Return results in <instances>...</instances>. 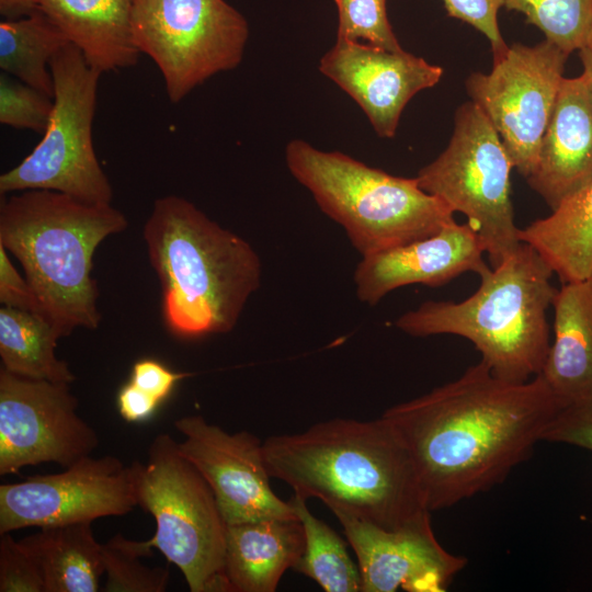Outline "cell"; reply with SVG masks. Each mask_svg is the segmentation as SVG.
I'll list each match as a JSON object with an SVG mask.
<instances>
[{
  "label": "cell",
  "instance_id": "4fadbf2b",
  "mask_svg": "<svg viewBox=\"0 0 592 592\" xmlns=\"http://www.w3.org/2000/svg\"><path fill=\"white\" fill-rule=\"evenodd\" d=\"M69 384L31 379L0 369V475L26 466L69 467L91 455L96 432L77 413Z\"/></svg>",
  "mask_w": 592,
  "mask_h": 592
},
{
  "label": "cell",
  "instance_id": "2e32d148",
  "mask_svg": "<svg viewBox=\"0 0 592 592\" xmlns=\"http://www.w3.org/2000/svg\"><path fill=\"white\" fill-rule=\"evenodd\" d=\"M319 70L360 105L383 138L395 136L407 103L443 75L441 67L403 49L344 39H337L320 58Z\"/></svg>",
  "mask_w": 592,
  "mask_h": 592
},
{
  "label": "cell",
  "instance_id": "e575fe53",
  "mask_svg": "<svg viewBox=\"0 0 592 592\" xmlns=\"http://www.w3.org/2000/svg\"><path fill=\"white\" fill-rule=\"evenodd\" d=\"M544 441L565 443L592 452V412H561L546 432Z\"/></svg>",
  "mask_w": 592,
  "mask_h": 592
},
{
  "label": "cell",
  "instance_id": "6da1fadb",
  "mask_svg": "<svg viewBox=\"0 0 592 592\" xmlns=\"http://www.w3.org/2000/svg\"><path fill=\"white\" fill-rule=\"evenodd\" d=\"M561 411L540 375L508 382L480 360L382 418L407 448L424 502L435 511L503 481L544 441Z\"/></svg>",
  "mask_w": 592,
  "mask_h": 592
},
{
  "label": "cell",
  "instance_id": "5bb4252c",
  "mask_svg": "<svg viewBox=\"0 0 592 592\" xmlns=\"http://www.w3.org/2000/svg\"><path fill=\"white\" fill-rule=\"evenodd\" d=\"M174 426L184 436L178 442L181 454L208 482L227 525L297 516L291 502L273 491L255 435L230 434L201 415L178 419Z\"/></svg>",
  "mask_w": 592,
  "mask_h": 592
},
{
  "label": "cell",
  "instance_id": "9c48e42d",
  "mask_svg": "<svg viewBox=\"0 0 592 592\" xmlns=\"http://www.w3.org/2000/svg\"><path fill=\"white\" fill-rule=\"evenodd\" d=\"M511 158L485 113L473 102L455 114L446 149L415 177L419 186L467 217L491 267L522 243L510 196Z\"/></svg>",
  "mask_w": 592,
  "mask_h": 592
},
{
  "label": "cell",
  "instance_id": "7402d4cb",
  "mask_svg": "<svg viewBox=\"0 0 592 592\" xmlns=\"http://www.w3.org/2000/svg\"><path fill=\"white\" fill-rule=\"evenodd\" d=\"M561 284L592 275V180L566 198L547 217L520 229Z\"/></svg>",
  "mask_w": 592,
  "mask_h": 592
},
{
  "label": "cell",
  "instance_id": "4dcf8cb0",
  "mask_svg": "<svg viewBox=\"0 0 592 592\" xmlns=\"http://www.w3.org/2000/svg\"><path fill=\"white\" fill-rule=\"evenodd\" d=\"M0 592H45L42 572L26 547L0 534Z\"/></svg>",
  "mask_w": 592,
  "mask_h": 592
},
{
  "label": "cell",
  "instance_id": "9a60e30c",
  "mask_svg": "<svg viewBox=\"0 0 592 592\" xmlns=\"http://www.w3.org/2000/svg\"><path fill=\"white\" fill-rule=\"evenodd\" d=\"M333 513L357 557L362 592H444L467 563L439 543L430 513L396 530Z\"/></svg>",
  "mask_w": 592,
  "mask_h": 592
},
{
  "label": "cell",
  "instance_id": "ba28073f",
  "mask_svg": "<svg viewBox=\"0 0 592 592\" xmlns=\"http://www.w3.org/2000/svg\"><path fill=\"white\" fill-rule=\"evenodd\" d=\"M54 106L36 147L0 175V193L50 190L91 204H111L113 189L96 158L92 124L102 72L72 44L50 60Z\"/></svg>",
  "mask_w": 592,
  "mask_h": 592
},
{
  "label": "cell",
  "instance_id": "30bf717a",
  "mask_svg": "<svg viewBox=\"0 0 592 592\" xmlns=\"http://www.w3.org/2000/svg\"><path fill=\"white\" fill-rule=\"evenodd\" d=\"M133 41L159 68L170 102L242 61L246 18L225 0H133Z\"/></svg>",
  "mask_w": 592,
  "mask_h": 592
},
{
  "label": "cell",
  "instance_id": "cb8c5ba5",
  "mask_svg": "<svg viewBox=\"0 0 592 592\" xmlns=\"http://www.w3.org/2000/svg\"><path fill=\"white\" fill-rule=\"evenodd\" d=\"M64 332L42 314L2 306L0 356L2 367L15 375L71 384L76 377L55 354Z\"/></svg>",
  "mask_w": 592,
  "mask_h": 592
},
{
  "label": "cell",
  "instance_id": "8fae6325",
  "mask_svg": "<svg viewBox=\"0 0 592 592\" xmlns=\"http://www.w3.org/2000/svg\"><path fill=\"white\" fill-rule=\"evenodd\" d=\"M568 56L547 39L535 46L513 44L493 59L489 73L474 72L466 80L471 101L498 132L513 168L525 178L536 166Z\"/></svg>",
  "mask_w": 592,
  "mask_h": 592
},
{
  "label": "cell",
  "instance_id": "d590c367",
  "mask_svg": "<svg viewBox=\"0 0 592 592\" xmlns=\"http://www.w3.org/2000/svg\"><path fill=\"white\" fill-rule=\"evenodd\" d=\"M160 403L130 380L119 389L117 395L119 414L128 422H140L149 419Z\"/></svg>",
  "mask_w": 592,
  "mask_h": 592
},
{
  "label": "cell",
  "instance_id": "f1b7e54d",
  "mask_svg": "<svg viewBox=\"0 0 592 592\" xmlns=\"http://www.w3.org/2000/svg\"><path fill=\"white\" fill-rule=\"evenodd\" d=\"M337 39L363 42L388 50L401 46L387 18L386 0H334Z\"/></svg>",
  "mask_w": 592,
  "mask_h": 592
},
{
  "label": "cell",
  "instance_id": "74e56055",
  "mask_svg": "<svg viewBox=\"0 0 592 592\" xmlns=\"http://www.w3.org/2000/svg\"><path fill=\"white\" fill-rule=\"evenodd\" d=\"M578 50L583 65L582 75L584 76L587 83L592 92V30L589 33L585 42Z\"/></svg>",
  "mask_w": 592,
  "mask_h": 592
},
{
  "label": "cell",
  "instance_id": "5b68a950",
  "mask_svg": "<svg viewBox=\"0 0 592 592\" xmlns=\"http://www.w3.org/2000/svg\"><path fill=\"white\" fill-rule=\"evenodd\" d=\"M553 274L540 254L522 242L480 276L478 289L465 300L425 301L395 325L413 337L465 338L496 376L526 382L542 372L551 343L546 312L557 292Z\"/></svg>",
  "mask_w": 592,
  "mask_h": 592
},
{
  "label": "cell",
  "instance_id": "1f68e13d",
  "mask_svg": "<svg viewBox=\"0 0 592 592\" xmlns=\"http://www.w3.org/2000/svg\"><path fill=\"white\" fill-rule=\"evenodd\" d=\"M449 16L459 19L486 35L491 44L493 59L509 48L498 25V12L504 0H443Z\"/></svg>",
  "mask_w": 592,
  "mask_h": 592
},
{
  "label": "cell",
  "instance_id": "ac0fdd59",
  "mask_svg": "<svg viewBox=\"0 0 592 592\" xmlns=\"http://www.w3.org/2000/svg\"><path fill=\"white\" fill-rule=\"evenodd\" d=\"M526 180L551 210L592 180V92L583 75L562 78Z\"/></svg>",
  "mask_w": 592,
  "mask_h": 592
},
{
  "label": "cell",
  "instance_id": "4316f807",
  "mask_svg": "<svg viewBox=\"0 0 592 592\" xmlns=\"http://www.w3.org/2000/svg\"><path fill=\"white\" fill-rule=\"evenodd\" d=\"M504 7L524 14L568 55L582 46L592 30V0H504Z\"/></svg>",
  "mask_w": 592,
  "mask_h": 592
},
{
  "label": "cell",
  "instance_id": "3957f363",
  "mask_svg": "<svg viewBox=\"0 0 592 592\" xmlns=\"http://www.w3.org/2000/svg\"><path fill=\"white\" fill-rule=\"evenodd\" d=\"M143 238L170 332L195 339L231 331L261 284L252 246L177 195L153 202Z\"/></svg>",
  "mask_w": 592,
  "mask_h": 592
},
{
  "label": "cell",
  "instance_id": "d6986e66",
  "mask_svg": "<svg viewBox=\"0 0 592 592\" xmlns=\"http://www.w3.org/2000/svg\"><path fill=\"white\" fill-rule=\"evenodd\" d=\"M551 306L554 339L538 375L561 412H592V275L563 283Z\"/></svg>",
  "mask_w": 592,
  "mask_h": 592
},
{
  "label": "cell",
  "instance_id": "ffe728a7",
  "mask_svg": "<svg viewBox=\"0 0 592 592\" xmlns=\"http://www.w3.org/2000/svg\"><path fill=\"white\" fill-rule=\"evenodd\" d=\"M305 548L298 516L227 525L225 573L230 592H273Z\"/></svg>",
  "mask_w": 592,
  "mask_h": 592
},
{
  "label": "cell",
  "instance_id": "8992f818",
  "mask_svg": "<svg viewBox=\"0 0 592 592\" xmlns=\"http://www.w3.org/2000/svg\"><path fill=\"white\" fill-rule=\"evenodd\" d=\"M285 160L362 257L428 238L456 221L454 212L423 191L415 178L391 175L301 139L286 145Z\"/></svg>",
  "mask_w": 592,
  "mask_h": 592
},
{
  "label": "cell",
  "instance_id": "f546056e",
  "mask_svg": "<svg viewBox=\"0 0 592 592\" xmlns=\"http://www.w3.org/2000/svg\"><path fill=\"white\" fill-rule=\"evenodd\" d=\"M54 99L21 80L0 75V123L18 129L44 133Z\"/></svg>",
  "mask_w": 592,
  "mask_h": 592
},
{
  "label": "cell",
  "instance_id": "44dd1931",
  "mask_svg": "<svg viewBox=\"0 0 592 592\" xmlns=\"http://www.w3.org/2000/svg\"><path fill=\"white\" fill-rule=\"evenodd\" d=\"M52 20L102 73L133 67L140 53L132 33L133 0H36Z\"/></svg>",
  "mask_w": 592,
  "mask_h": 592
},
{
  "label": "cell",
  "instance_id": "d4e9b609",
  "mask_svg": "<svg viewBox=\"0 0 592 592\" xmlns=\"http://www.w3.org/2000/svg\"><path fill=\"white\" fill-rule=\"evenodd\" d=\"M71 44L42 11L0 23V68L54 99L52 58Z\"/></svg>",
  "mask_w": 592,
  "mask_h": 592
},
{
  "label": "cell",
  "instance_id": "8d00e7d4",
  "mask_svg": "<svg viewBox=\"0 0 592 592\" xmlns=\"http://www.w3.org/2000/svg\"><path fill=\"white\" fill-rule=\"evenodd\" d=\"M36 9V0H0V13L4 19H19Z\"/></svg>",
  "mask_w": 592,
  "mask_h": 592
},
{
  "label": "cell",
  "instance_id": "e0dca14e",
  "mask_svg": "<svg viewBox=\"0 0 592 592\" xmlns=\"http://www.w3.org/2000/svg\"><path fill=\"white\" fill-rule=\"evenodd\" d=\"M485 253L475 229L455 221L428 238L362 257L354 273L356 296L373 306L407 285L440 287L466 272L481 276L491 269Z\"/></svg>",
  "mask_w": 592,
  "mask_h": 592
},
{
  "label": "cell",
  "instance_id": "603a6c76",
  "mask_svg": "<svg viewBox=\"0 0 592 592\" xmlns=\"http://www.w3.org/2000/svg\"><path fill=\"white\" fill-rule=\"evenodd\" d=\"M92 522L41 527L21 539L35 559L45 592H96L104 573L102 544Z\"/></svg>",
  "mask_w": 592,
  "mask_h": 592
},
{
  "label": "cell",
  "instance_id": "7a4b0ae2",
  "mask_svg": "<svg viewBox=\"0 0 592 592\" xmlns=\"http://www.w3.org/2000/svg\"><path fill=\"white\" fill-rule=\"evenodd\" d=\"M269 474L304 499L318 498L387 530L431 513L403 443L380 417L331 419L301 433L267 437Z\"/></svg>",
  "mask_w": 592,
  "mask_h": 592
},
{
  "label": "cell",
  "instance_id": "277c9868",
  "mask_svg": "<svg viewBox=\"0 0 592 592\" xmlns=\"http://www.w3.org/2000/svg\"><path fill=\"white\" fill-rule=\"evenodd\" d=\"M128 226L111 204H91L50 190H26L0 204V244L21 263L41 314L65 335L101 322L93 254Z\"/></svg>",
  "mask_w": 592,
  "mask_h": 592
},
{
  "label": "cell",
  "instance_id": "484cf974",
  "mask_svg": "<svg viewBox=\"0 0 592 592\" xmlns=\"http://www.w3.org/2000/svg\"><path fill=\"white\" fill-rule=\"evenodd\" d=\"M289 502L301 522L305 548L293 570L316 581L326 592L362 591L358 565L350 557L344 540L295 494Z\"/></svg>",
  "mask_w": 592,
  "mask_h": 592
},
{
  "label": "cell",
  "instance_id": "52a82bcc",
  "mask_svg": "<svg viewBox=\"0 0 592 592\" xmlns=\"http://www.w3.org/2000/svg\"><path fill=\"white\" fill-rule=\"evenodd\" d=\"M138 504L156 521L148 539L183 573L191 592H230L225 573L227 524L202 474L169 434L157 435L138 462Z\"/></svg>",
  "mask_w": 592,
  "mask_h": 592
},
{
  "label": "cell",
  "instance_id": "7c38bea8",
  "mask_svg": "<svg viewBox=\"0 0 592 592\" xmlns=\"http://www.w3.org/2000/svg\"><path fill=\"white\" fill-rule=\"evenodd\" d=\"M138 460L86 456L65 471L0 486V534L37 526L92 522L138 504Z\"/></svg>",
  "mask_w": 592,
  "mask_h": 592
},
{
  "label": "cell",
  "instance_id": "83f0119b",
  "mask_svg": "<svg viewBox=\"0 0 592 592\" xmlns=\"http://www.w3.org/2000/svg\"><path fill=\"white\" fill-rule=\"evenodd\" d=\"M152 555L148 540L115 534L102 544L106 592H164L170 579L167 567H149L140 558Z\"/></svg>",
  "mask_w": 592,
  "mask_h": 592
},
{
  "label": "cell",
  "instance_id": "d6a6232c",
  "mask_svg": "<svg viewBox=\"0 0 592 592\" xmlns=\"http://www.w3.org/2000/svg\"><path fill=\"white\" fill-rule=\"evenodd\" d=\"M0 303L4 307L41 314L31 285L13 266L2 244H0Z\"/></svg>",
  "mask_w": 592,
  "mask_h": 592
},
{
  "label": "cell",
  "instance_id": "836d02e7",
  "mask_svg": "<svg viewBox=\"0 0 592 592\" xmlns=\"http://www.w3.org/2000/svg\"><path fill=\"white\" fill-rule=\"evenodd\" d=\"M187 375L175 373L156 360L141 358L133 366L130 382L159 402H163L177 383Z\"/></svg>",
  "mask_w": 592,
  "mask_h": 592
}]
</instances>
